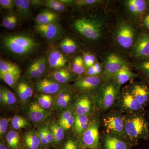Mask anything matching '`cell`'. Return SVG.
Returning <instances> with one entry per match:
<instances>
[{"mask_svg":"<svg viewBox=\"0 0 149 149\" xmlns=\"http://www.w3.org/2000/svg\"><path fill=\"white\" fill-rule=\"evenodd\" d=\"M0 93L2 95V100L1 102L8 105H13L16 103L17 98L15 95L10 90L1 87Z\"/></svg>","mask_w":149,"mask_h":149,"instance_id":"36","label":"cell"},{"mask_svg":"<svg viewBox=\"0 0 149 149\" xmlns=\"http://www.w3.org/2000/svg\"><path fill=\"white\" fill-rule=\"evenodd\" d=\"M74 96L72 91L67 88L57 94L54 100L53 109L54 110H64L70 107L74 102Z\"/></svg>","mask_w":149,"mask_h":149,"instance_id":"14","label":"cell"},{"mask_svg":"<svg viewBox=\"0 0 149 149\" xmlns=\"http://www.w3.org/2000/svg\"><path fill=\"white\" fill-rule=\"evenodd\" d=\"M104 147L105 149H128L127 144L123 139L107 134L104 138Z\"/></svg>","mask_w":149,"mask_h":149,"instance_id":"28","label":"cell"},{"mask_svg":"<svg viewBox=\"0 0 149 149\" xmlns=\"http://www.w3.org/2000/svg\"><path fill=\"white\" fill-rule=\"evenodd\" d=\"M37 135L39 136V139H40V142L42 146L45 147V148H47L50 146L47 140L46 139L45 136L44 132H43L42 128H40L39 130H37Z\"/></svg>","mask_w":149,"mask_h":149,"instance_id":"48","label":"cell"},{"mask_svg":"<svg viewBox=\"0 0 149 149\" xmlns=\"http://www.w3.org/2000/svg\"><path fill=\"white\" fill-rule=\"evenodd\" d=\"M123 120L126 139L136 142L148 139V123L143 112L127 113L123 115Z\"/></svg>","mask_w":149,"mask_h":149,"instance_id":"1","label":"cell"},{"mask_svg":"<svg viewBox=\"0 0 149 149\" xmlns=\"http://www.w3.org/2000/svg\"><path fill=\"white\" fill-rule=\"evenodd\" d=\"M75 77L76 75L73 72L64 68L56 70L51 73L50 75V77L63 85H67L68 83L75 80Z\"/></svg>","mask_w":149,"mask_h":149,"instance_id":"21","label":"cell"},{"mask_svg":"<svg viewBox=\"0 0 149 149\" xmlns=\"http://www.w3.org/2000/svg\"><path fill=\"white\" fill-rule=\"evenodd\" d=\"M15 1L17 14L22 19H27L31 15V2L29 0H15Z\"/></svg>","mask_w":149,"mask_h":149,"instance_id":"27","label":"cell"},{"mask_svg":"<svg viewBox=\"0 0 149 149\" xmlns=\"http://www.w3.org/2000/svg\"><path fill=\"white\" fill-rule=\"evenodd\" d=\"M133 52L137 57H149V34L144 33L139 35L133 46Z\"/></svg>","mask_w":149,"mask_h":149,"instance_id":"16","label":"cell"},{"mask_svg":"<svg viewBox=\"0 0 149 149\" xmlns=\"http://www.w3.org/2000/svg\"><path fill=\"white\" fill-rule=\"evenodd\" d=\"M90 121L89 115H75L74 125L72 128L74 133L80 137L88 128Z\"/></svg>","mask_w":149,"mask_h":149,"instance_id":"26","label":"cell"},{"mask_svg":"<svg viewBox=\"0 0 149 149\" xmlns=\"http://www.w3.org/2000/svg\"><path fill=\"white\" fill-rule=\"evenodd\" d=\"M73 25L78 33L89 40H97L102 36L101 25L95 19H78L74 20Z\"/></svg>","mask_w":149,"mask_h":149,"instance_id":"3","label":"cell"},{"mask_svg":"<svg viewBox=\"0 0 149 149\" xmlns=\"http://www.w3.org/2000/svg\"><path fill=\"white\" fill-rule=\"evenodd\" d=\"M54 100L52 95L42 94L38 97L37 102L42 108L47 110L53 105Z\"/></svg>","mask_w":149,"mask_h":149,"instance_id":"38","label":"cell"},{"mask_svg":"<svg viewBox=\"0 0 149 149\" xmlns=\"http://www.w3.org/2000/svg\"><path fill=\"white\" fill-rule=\"evenodd\" d=\"M24 149H41V144L36 131L29 130L26 132L22 137Z\"/></svg>","mask_w":149,"mask_h":149,"instance_id":"23","label":"cell"},{"mask_svg":"<svg viewBox=\"0 0 149 149\" xmlns=\"http://www.w3.org/2000/svg\"><path fill=\"white\" fill-rule=\"evenodd\" d=\"M137 11V15L143 13L147 8L146 1L144 0H132Z\"/></svg>","mask_w":149,"mask_h":149,"instance_id":"41","label":"cell"},{"mask_svg":"<svg viewBox=\"0 0 149 149\" xmlns=\"http://www.w3.org/2000/svg\"><path fill=\"white\" fill-rule=\"evenodd\" d=\"M0 149H9L4 143L1 142L0 143Z\"/></svg>","mask_w":149,"mask_h":149,"instance_id":"52","label":"cell"},{"mask_svg":"<svg viewBox=\"0 0 149 149\" xmlns=\"http://www.w3.org/2000/svg\"><path fill=\"white\" fill-rule=\"evenodd\" d=\"M20 70L12 71L7 72L0 77L9 86L13 88L16 86L20 76Z\"/></svg>","mask_w":149,"mask_h":149,"instance_id":"34","label":"cell"},{"mask_svg":"<svg viewBox=\"0 0 149 149\" xmlns=\"http://www.w3.org/2000/svg\"><path fill=\"white\" fill-rule=\"evenodd\" d=\"M103 123L107 135L126 139L123 115L118 112H111L104 116Z\"/></svg>","mask_w":149,"mask_h":149,"instance_id":"4","label":"cell"},{"mask_svg":"<svg viewBox=\"0 0 149 149\" xmlns=\"http://www.w3.org/2000/svg\"><path fill=\"white\" fill-rule=\"evenodd\" d=\"M18 16L17 13L10 12L3 18L1 26L8 30L14 29L18 23Z\"/></svg>","mask_w":149,"mask_h":149,"instance_id":"31","label":"cell"},{"mask_svg":"<svg viewBox=\"0 0 149 149\" xmlns=\"http://www.w3.org/2000/svg\"><path fill=\"white\" fill-rule=\"evenodd\" d=\"M61 3H62L63 4L65 5L70 4L73 3L74 1H71V0H59Z\"/></svg>","mask_w":149,"mask_h":149,"instance_id":"51","label":"cell"},{"mask_svg":"<svg viewBox=\"0 0 149 149\" xmlns=\"http://www.w3.org/2000/svg\"><path fill=\"white\" fill-rule=\"evenodd\" d=\"M8 120L6 118H1L0 120V136L2 138L6 135L8 128Z\"/></svg>","mask_w":149,"mask_h":149,"instance_id":"45","label":"cell"},{"mask_svg":"<svg viewBox=\"0 0 149 149\" xmlns=\"http://www.w3.org/2000/svg\"><path fill=\"white\" fill-rule=\"evenodd\" d=\"M135 32L132 25L126 22L121 23L118 27L116 38L118 44L124 49L133 46Z\"/></svg>","mask_w":149,"mask_h":149,"instance_id":"8","label":"cell"},{"mask_svg":"<svg viewBox=\"0 0 149 149\" xmlns=\"http://www.w3.org/2000/svg\"><path fill=\"white\" fill-rule=\"evenodd\" d=\"M126 64L125 61L120 56L113 53L109 54L104 61V80L107 81L111 80L121 68Z\"/></svg>","mask_w":149,"mask_h":149,"instance_id":"7","label":"cell"},{"mask_svg":"<svg viewBox=\"0 0 149 149\" xmlns=\"http://www.w3.org/2000/svg\"><path fill=\"white\" fill-rule=\"evenodd\" d=\"M42 128L49 145L52 144L53 145L54 137L49 127H42Z\"/></svg>","mask_w":149,"mask_h":149,"instance_id":"47","label":"cell"},{"mask_svg":"<svg viewBox=\"0 0 149 149\" xmlns=\"http://www.w3.org/2000/svg\"><path fill=\"white\" fill-rule=\"evenodd\" d=\"M137 68L141 70L147 77L149 78V61L140 63L137 65Z\"/></svg>","mask_w":149,"mask_h":149,"instance_id":"44","label":"cell"},{"mask_svg":"<svg viewBox=\"0 0 149 149\" xmlns=\"http://www.w3.org/2000/svg\"><path fill=\"white\" fill-rule=\"evenodd\" d=\"M60 48L63 53L71 54L75 52L77 49V45L72 39L65 38L59 45Z\"/></svg>","mask_w":149,"mask_h":149,"instance_id":"33","label":"cell"},{"mask_svg":"<svg viewBox=\"0 0 149 149\" xmlns=\"http://www.w3.org/2000/svg\"><path fill=\"white\" fill-rule=\"evenodd\" d=\"M102 78L99 76H83L77 78L72 87L82 93H88L100 87Z\"/></svg>","mask_w":149,"mask_h":149,"instance_id":"9","label":"cell"},{"mask_svg":"<svg viewBox=\"0 0 149 149\" xmlns=\"http://www.w3.org/2000/svg\"><path fill=\"white\" fill-rule=\"evenodd\" d=\"M41 149H49L48 148H41Z\"/></svg>","mask_w":149,"mask_h":149,"instance_id":"53","label":"cell"},{"mask_svg":"<svg viewBox=\"0 0 149 149\" xmlns=\"http://www.w3.org/2000/svg\"><path fill=\"white\" fill-rule=\"evenodd\" d=\"M72 109L76 115H90L93 109L91 97L85 94L78 97L75 100Z\"/></svg>","mask_w":149,"mask_h":149,"instance_id":"17","label":"cell"},{"mask_svg":"<svg viewBox=\"0 0 149 149\" xmlns=\"http://www.w3.org/2000/svg\"><path fill=\"white\" fill-rule=\"evenodd\" d=\"M149 78L148 79V80H147V81H148V85H149V78Z\"/></svg>","mask_w":149,"mask_h":149,"instance_id":"54","label":"cell"},{"mask_svg":"<svg viewBox=\"0 0 149 149\" xmlns=\"http://www.w3.org/2000/svg\"><path fill=\"white\" fill-rule=\"evenodd\" d=\"M96 69V74L97 76H98L99 74H100L102 72V69L101 67L99 64V63L96 62L94 65Z\"/></svg>","mask_w":149,"mask_h":149,"instance_id":"49","label":"cell"},{"mask_svg":"<svg viewBox=\"0 0 149 149\" xmlns=\"http://www.w3.org/2000/svg\"><path fill=\"white\" fill-rule=\"evenodd\" d=\"M11 123L13 128L15 130H20L29 125L27 119L19 116H15L11 120Z\"/></svg>","mask_w":149,"mask_h":149,"instance_id":"39","label":"cell"},{"mask_svg":"<svg viewBox=\"0 0 149 149\" xmlns=\"http://www.w3.org/2000/svg\"><path fill=\"white\" fill-rule=\"evenodd\" d=\"M46 110L40 106L37 102L30 104L28 108V116L29 119L35 123L42 122L47 118Z\"/></svg>","mask_w":149,"mask_h":149,"instance_id":"19","label":"cell"},{"mask_svg":"<svg viewBox=\"0 0 149 149\" xmlns=\"http://www.w3.org/2000/svg\"><path fill=\"white\" fill-rule=\"evenodd\" d=\"M47 70V62L44 57L35 60L26 70L25 75L28 79H37L42 77Z\"/></svg>","mask_w":149,"mask_h":149,"instance_id":"15","label":"cell"},{"mask_svg":"<svg viewBox=\"0 0 149 149\" xmlns=\"http://www.w3.org/2000/svg\"><path fill=\"white\" fill-rule=\"evenodd\" d=\"M4 47L12 54L17 56H25L32 53L39 45L30 36L22 34L6 35L3 37Z\"/></svg>","mask_w":149,"mask_h":149,"instance_id":"2","label":"cell"},{"mask_svg":"<svg viewBox=\"0 0 149 149\" xmlns=\"http://www.w3.org/2000/svg\"><path fill=\"white\" fill-rule=\"evenodd\" d=\"M120 88L113 81H107L100 91L99 104L103 111L109 109L114 105L118 98Z\"/></svg>","mask_w":149,"mask_h":149,"instance_id":"5","label":"cell"},{"mask_svg":"<svg viewBox=\"0 0 149 149\" xmlns=\"http://www.w3.org/2000/svg\"><path fill=\"white\" fill-rule=\"evenodd\" d=\"M99 121L97 119L90 120L89 125L80 136V144L88 149H98L100 145Z\"/></svg>","mask_w":149,"mask_h":149,"instance_id":"6","label":"cell"},{"mask_svg":"<svg viewBox=\"0 0 149 149\" xmlns=\"http://www.w3.org/2000/svg\"><path fill=\"white\" fill-rule=\"evenodd\" d=\"M138 77V74L133 72L130 70L128 65L125 64L114 75L113 79V81L120 88L121 85L125 84L133 78Z\"/></svg>","mask_w":149,"mask_h":149,"instance_id":"18","label":"cell"},{"mask_svg":"<svg viewBox=\"0 0 149 149\" xmlns=\"http://www.w3.org/2000/svg\"><path fill=\"white\" fill-rule=\"evenodd\" d=\"M144 23L147 29L149 30V14L145 17L144 20Z\"/></svg>","mask_w":149,"mask_h":149,"instance_id":"50","label":"cell"},{"mask_svg":"<svg viewBox=\"0 0 149 149\" xmlns=\"http://www.w3.org/2000/svg\"><path fill=\"white\" fill-rule=\"evenodd\" d=\"M72 72L75 74L81 75L85 73L87 70L83 57L77 56L74 58L72 65Z\"/></svg>","mask_w":149,"mask_h":149,"instance_id":"35","label":"cell"},{"mask_svg":"<svg viewBox=\"0 0 149 149\" xmlns=\"http://www.w3.org/2000/svg\"><path fill=\"white\" fill-rule=\"evenodd\" d=\"M31 3L35 5H41L55 11L61 12L66 8V5L56 0H46V1H31Z\"/></svg>","mask_w":149,"mask_h":149,"instance_id":"29","label":"cell"},{"mask_svg":"<svg viewBox=\"0 0 149 149\" xmlns=\"http://www.w3.org/2000/svg\"><path fill=\"white\" fill-rule=\"evenodd\" d=\"M50 129L54 137L53 145L58 146L65 139V130L59 123L53 122L50 125Z\"/></svg>","mask_w":149,"mask_h":149,"instance_id":"30","label":"cell"},{"mask_svg":"<svg viewBox=\"0 0 149 149\" xmlns=\"http://www.w3.org/2000/svg\"><path fill=\"white\" fill-rule=\"evenodd\" d=\"M35 29L45 39L50 41L58 39L62 33V28L58 22L44 24H36Z\"/></svg>","mask_w":149,"mask_h":149,"instance_id":"11","label":"cell"},{"mask_svg":"<svg viewBox=\"0 0 149 149\" xmlns=\"http://www.w3.org/2000/svg\"><path fill=\"white\" fill-rule=\"evenodd\" d=\"M20 70L17 65L1 58L0 60V77L7 72Z\"/></svg>","mask_w":149,"mask_h":149,"instance_id":"37","label":"cell"},{"mask_svg":"<svg viewBox=\"0 0 149 149\" xmlns=\"http://www.w3.org/2000/svg\"><path fill=\"white\" fill-rule=\"evenodd\" d=\"M59 18L58 14L49 10H42L35 18L36 24H44L58 22Z\"/></svg>","mask_w":149,"mask_h":149,"instance_id":"24","label":"cell"},{"mask_svg":"<svg viewBox=\"0 0 149 149\" xmlns=\"http://www.w3.org/2000/svg\"><path fill=\"white\" fill-rule=\"evenodd\" d=\"M128 90L144 107H146L149 102V87L144 82L132 83Z\"/></svg>","mask_w":149,"mask_h":149,"instance_id":"13","label":"cell"},{"mask_svg":"<svg viewBox=\"0 0 149 149\" xmlns=\"http://www.w3.org/2000/svg\"><path fill=\"white\" fill-rule=\"evenodd\" d=\"M75 115L72 108H68L63 111L60 116L59 124L65 131H68L73 128Z\"/></svg>","mask_w":149,"mask_h":149,"instance_id":"22","label":"cell"},{"mask_svg":"<svg viewBox=\"0 0 149 149\" xmlns=\"http://www.w3.org/2000/svg\"><path fill=\"white\" fill-rule=\"evenodd\" d=\"M0 6L3 9L11 11L15 6V1L13 0H1Z\"/></svg>","mask_w":149,"mask_h":149,"instance_id":"46","label":"cell"},{"mask_svg":"<svg viewBox=\"0 0 149 149\" xmlns=\"http://www.w3.org/2000/svg\"><path fill=\"white\" fill-rule=\"evenodd\" d=\"M83 58L87 69L95 64V58L92 54L85 53L83 54Z\"/></svg>","mask_w":149,"mask_h":149,"instance_id":"43","label":"cell"},{"mask_svg":"<svg viewBox=\"0 0 149 149\" xmlns=\"http://www.w3.org/2000/svg\"><path fill=\"white\" fill-rule=\"evenodd\" d=\"M147 1V3H148V5H149V1Z\"/></svg>","mask_w":149,"mask_h":149,"instance_id":"55","label":"cell"},{"mask_svg":"<svg viewBox=\"0 0 149 149\" xmlns=\"http://www.w3.org/2000/svg\"><path fill=\"white\" fill-rule=\"evenodd\" d=\"M6 141L11 149H19L20 146V137L19 133L15 130H10L7 133Z\"/></svg>","mask_w":149,"mask_h":149,"instance_id":"32","label":"cell"},{"mask_svg":"<svg viewBox=\"0 0 149 149\" xmlns=\"http://www.w3.org/2000/svg\"><path fill=\"white\" fill-rule=\"evenodd\" d=\"M35 85L39 93L50 95L58 94L68 88L67 85L58 83L50 77L39 80Z\"/></svg>","mask_w":149,"mask_h":149,"instance_id":"10","label":"cell"},{"mask_svg":"<svg viewBox=\"0 0 149 149\" xmlns=\"http://www.w3.org/2000/svg\"><path fill=\"white\" fill-rule=\"evenodd\" d=\"M120 104L121 110L127 113L144 111L145 107L140 104L128 90L123 93Z\"/></svg>","mask_w":149,"mask_h":149,"instance_id":"12","label":"cell"},{"mask_svg":"<svg viewBox=\"0 0 149 149\" xmlns=\"http://www.w3.org/2000/svg\"><path fill=\"white\" fill-rule=\"evenodd\" d=\"M17 92L21 101L25 102L32 97L33 89L32 86L27 81L21 80L16 85Z\"/></svg>","mask_w":149,"mask_h":149,"instance_id":"25","label":"cell"},{"mask_svg":"<svg viewBox=\"0 0 149 149\" xmlns=\"http://www.w3.org/2000/svg\"><path fill=\"white\" fill-rule=\"evenodd\" d=\"M101 1L100 0H77L74 1L73 3L77 7H83L97 4Z\"/></svg>","mask_w":149,"mask_h":149,"instance_id":"42","label":"cell"},{"mask_svg":"<svg viewBox=\"0 0 149 149\" xmlns=\"http://www.w3.org/2000/svg\"><path fill=\"white\" fill-rule=\"evenodd\" d=\"M60 149H79L78 141L73 137H68L63 141Z\"/></svg>","mask_w":149,"mask_h":149,"instance_id":"40","label":"cell"},{"mask_svg":"<svg viewBox=\"0 0 149 149\" xmlns=\"http://www.w3.org/2000/svg\"><path fill=\"white\" fill-rule=\"evenodd\" d=\"M68 62L67 58L61 52L54 50L49 54L48 62L52 68L58 70L65 66Z\"/></svg>","mask_w":149,"mask_h":149,"instance_id":"20","label":"cell"}]
</instances>
